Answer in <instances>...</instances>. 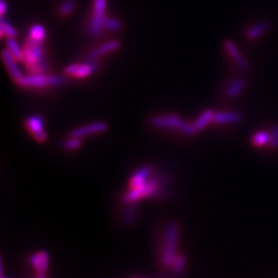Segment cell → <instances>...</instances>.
Listing matches in <instances>:
<instances>
[{"label": "cell", "instance_id": "21", "mask_svg": "<svg viewBox=\"0 0 278 278\" xmlns=\"http://www.w3.org/2000/svg\"><path fill=\"white\" fill-rule=\"evenodd\" d=\"M270 143V134L265 131H259L252 135L251 144L253 146H264Z\"/></svg>", "mask_w": 278, "mask_h": 278}, {"label": "cell", "instance_id": "4", "mask_svg": "<svg viewBox=\"0 0 278 278\" xmlns=\"http://www.w3.org/2000/svg\"><path fill=\"white\" fill-rule=\"evenodd\" d=\"M154 127L160 129H176L178 131L182 132L185 135L193 136L197 132L194 129L193 125H190L182 119L178 118L175 115H167L165 117H155L151 121Z\"/></svg>", "mask_w": 278, "mask_h": 278}, {"label": "cell", "instance_id": "29", "mask_svg": "<svg viewBox=\"0 0 278 278\" xmlns=\"http://www.w3.org/2000/svg\"><path fill=\"white\" fill-rule=\"evenodd\" d=\"M7 9H8V5L6 4L5 0H2V3H0V13H2V16L6 14Z\"/></svg>", "mask_w": 278, "mask_h": 278}, {"label": "cell", "instance_id": "3", "mask_svg": "<svg viewBox=\"0 0 278 278\" xmlns=\"http://www.w3.org/2000/svg\"><path fill=\"white\" fill-rule=\"evenodd\" d=\"M65 82V79L62 77L49 76L45 73H31L30 76L22 77L17 84L22 88H45L61 86Z\"/></svg>", "mask_w": 278, "mask_h": 278}, {"label": "cell", "instance_id": "17", "mask_svg": "<svg viewBox=\"0 0 278 278\" xmlns=\"http://www.w3.org/2000/svg\"><path fill=\"white\" fill-rule=\"evenodd\" d=\"M270 22L267 20L261 21L256 23L255 25H253L252 27H250L246 33V36L248 40H256L258 39L259 36H262L263 34H265L269 29H270Z\"/></svg>", "mask_w": 278, "mask_h": 278}, {"label": "cell", "instance_id": "13", "mask_svg": "<svg viewBox=\"0 0 278 278\" xmlns=\"http://www.w3.org/2000/svg\"><path fill=\"white\" fill-rule=\"evenodd\" d=\"M30 263L39 274L46 273L50 263L49 253L45 250H42L32 254L30 257Z\"/></svg>", "mask_w": 278, "mask_h": 278}, {"label": "cell", "instance_id": "26", "mask_svg": "<svg viewBox=\"0 0 278 278\" xmlns=\"http://www.w3.org/2000/svg\"><path fill=\"white\" fill-rule=\"evenodd\" d=\"M74 8H76V3H74V0H65L60 7V14L64 17L69 16L73 12Z\"/></svg>", "mask_w": 278, "mask_h": 278}, {"label": "cell", "instance_id": "9", "mask_svg": "<svg viewBox=\"0 0 278 278\" xmlns=\"http://www.w3.org/2000/svg\"><path fill=\"white\" fill-rule=\"evenodd\" d=\"M108 126L106 123L104 122H96V123H92L80 128L74 129L71 131L70 136L71 137H77V138H83L89 135H93V134H99V133H103L107 130Z\"/></svg>", "mask_w": 278, "mask_h": 278}, {"label": "cell", "instance_id": "15", "mask_svg": "<svg viewBox=\"0 0 278 278\" xmlns=\"http://www.w3.org/2000/svg\"><path fill=\"white\" fill-rule=\"evenodd\" d=\"M152 173V167L151 166H144L142 168H140L137 172L133 174V176L130 178L129 181V187L130 189H135L139 188L141 185H143L150 177Z\"/></svg>", "mask_w": 278, "mask_h": 278}, {"label": "cell", "instance_id": "12", "mask_svg": "<svg viewBox=\"0 0 278 278\" xmlns=\"http://www.w3.org/2000/svg\"><path fill=\"white\" fill-rule=\"evenodd\" d=\"M120 47H121V43L119 41L107 42V43L103 44L102 46H100L99 48H96V49L93 50L89 54V60L90 61H96L97 59L102 57V56H104L106 54H109L111 52L117 51Z\"/></svg>", "mask_w": 278, "mask_h": 278}, {"label": "cell", "instance_id": "11", "mask_svg": "<svg viewBox=\"0 0 278 278\" xmlns=\"http://www.w3.org/2000/svg\"><path fill=\"white\" fill-rule=\"evenodd\" d=\"M3 60L7 66V69L10 73V76L12 77V79L18 83L19 81H20L23 77V74L20 70V68H19L17 62L18 60L14 57V56L12 55V53L8 50V49H5L3 51Z\"/></svg>", "mask_w": 278, "mask_h": 278}, {"label": "cell", "instance_id": "31", "mask_svg": "<svg viewBox=\"0 0 278 278\" xmlns=\"http://www.w3.org/2000/svg\"><path fill=\"white\" fill-rule=\"evenodd\" d=\"M2 278H8V277H6V276H4V275H3V276H2Z\"/></svg>", "mask_w": 278, "mask_h": 278}, {"label": "cell", "instance_id": "30", "mask_svg": "<svg viewBox=\"0 0 278 278\" xmlns=\"http://www.w3.org/2000/svg\"><path fill=\"white\" fill-rule=\"evenodd\" d=\"M36 278H48V276L46 275V273H41V274L37 275Z\"/></svg>", "mask_w": 278, "mask_h": 278}, {"label": "cell", "instance_id": "20", "mask_svg": "<svg viewBox=\"0 0 278 278\" xmlns=\"http://www.w3.org/2000/svg\"><path fill=\"white\" fill-rule=\"evenodd\" d=\"M29 37L34 41L37 42H44L46 37V29L43 25L41 24H35L30 28L29 31Z\"/></svg>", "mask_w": 278, "mask_h": 278}, {"label": "cell", "instance_id": "5", "mask_svg": "<svg viewBox=\"0 0 278 278\" xmlns=\"http://www.w3.org/2000/svg\"><path fill=\"white\" fill-rule=\"evenodd\" d=\"M160 191V182L158 178H150L139 188L130 189L124 196L126 203H134L140 199L156 196Z\"/></svg>", "mask_w": 278, "mask_h": 278}, {"label": "cell", "instance_id": "14", "mask_svg": "<svg viewBox=\"0 0 278 278\" xmlns=\"http://www.w3.org/2000/svg\"><path fill=\"white\" fill-rule=\"evenodd\" d=\"M241 121H242V116L236 111H218L213 117V123L217 125L238 124Z\"/></svg>", "mask_w": 278, "mask_h": 278}, {"label": "cell", "instance_id": "22", "mask_svg": "<svg viewBox=\"0 0 278 278\" xmlns=\"http://www.w3.org/2000/svg\"><path fill=\"white\" fill-rule=\"evenodd\" d=\"M0 32H2V37H16L18 35L17 29L8 23L5 19H2L0 21Z\"/></svg>", "mask_w": 278, "mask_h": 278}, {"label": "cell", "instance_id": "25", "mask_svg": "<svg viewBox=\"0 0 278 278\" xmlns=\"http://www.w3.org/2000/svg\"><path fill=\"white\" fill-rule=\"evenodd\" d=\"M63 146L65 150L68 151H76L78 148H80L82 146V141L81 138H77V137H71L67 140L64 141Z\"/></svg>", "mask_w": 278, "mask_h": 278}, {"label": "cell", "instance_id": "10", "mask_svg": "<svg viewBox=\"0 0 278 278\" xmlns=\"http://www.w3.org/2000/svg\"><path fill=\"white\" fill-rule=\"evenodd\" d=\"M224 46H225L226 51L229 53V55L233 58V60L236 62V64L239 66V68H241L245 72L250 71V65H249L248 61L245 59V57L242 55V53L239 51V49L234 44V42H232L231 40H227L224 43Z\"/></svg>", "mask_w": 278, "mask_h": 278}, {"label": "cell", "instance_id": "23", "mask_svg": "<svg viewBox=\"0 0 278 278\" xmlns=\"http://www.w3.org/2000/svg\"><path fill=\"white\" fill-rule=\"evenodd\" d=\"M185 264H187V258H185V256L183 254H177L171 268L174 273L181 274L185 268Z\"/></svg>", "mask_w": 278, "mask_h": 278}, {"label": "cell", "instance_id": "28", "mask_svg": "<svg viewBox=\"0 0 278 278\" xmlns=\"http://www.w3.org/2000/svg\"><path fill=\"white\" fill-rule=\"evenodd\" d=\"M135 218H136V209L131 207L126 213V222L128 225H132Z\"/></svg>", "mask_w": 278, "mask_h": 278}, {"label": "cell", "instance_id": "6", "mask_svg": "<svg viewBox=\"0 0 278 278\" xmlns=\"http://www.w3.org/2000/svg\"><path fill=\"white\" fill-rule=\"evenodd\" d=\"M107 0H94L93 3V13L89 25V30L92 35H98L102 32L106 21Z\"/></svg>", "mask_w": 278, "mask_h": 278}, {"label": "cell", "instance_id": "16", "mask_svg": "<svg viewBox=\"0 0 278 278\" xmlns=\"http://www.w3.org/2000/svg\"><path fill=\"white\" fill-rule=\"evenodd\" d=\"M246 85H247V81L245 78L239 77L235 79L227 89V96L231 99L238 98L241 95V93H242L246 88Z\"/></svg>", "mask_w": 278, "mask_h": 278}, {"label": "cell", "instance_id": "18", "mask_svg": "<svg viewBox=\"0 0 278 278\" xmlns=\"http://www.w3.org/2000/svg\"><path fill=\"white\" fill-rule=\"evenodd\" d=\"M214 114L215 113L211 109H207L205 111H203V113L200 115V117L193 124L196 132L201 131V130H203L207 125H209L211 122H213Z\"/></svg>", "mask_w": 278, "mask_h": 278}, {"label": "cell", "instance_id": "27", "mask_svg": "<svg viewBox=\"0 0 278 278\" xmlns=\"http://www.w3.org/2000/svg\"><path fill=\"white\" fill-rule=\"evenodd\" d=\"M270 147L273 150H276L278 147V124H275L272 127L271 133H270Z\"/></svg>", "mask_w": 278, "mask_h": 278}, {"label": "cell", "instance_id": "19", "mask_svg": "<svg viewBox=\"0 0 278 278\" xmlns=\"http://www.w3.org/2000/svg\"><path fill=\"white\" fill-rule=\"evenodd\" d=\"M7 46L8 50L12 53V55L18 61H23V50L19 46L18 42L15 40V37H8Z\"/></svg>", "mask_w": 278, "mask_h": 278}, {"label": "cell", "instance_id": "1", "mask_svg": "<svg viewBox=\"0 0 278 278\" xmlns=\"http://www.w3.org/2000/svg\"><path fill=\"white\" fill-rule=\"evenodd\" d=\"M44 54L43 43L29 37L23 49V61L31 73H45L47 70L48 62L44 57Z\"/></svg>", "mask_w": 278, "mask_h": 278}, {"label": "cell", "instance_id": "24", "mask_svg": "<svg viewBox=\"0 0 278 278\" xmlns=\"http://www.w3.org/2000/svg\"><path fill=\"white\" fill-rule=\"evenodd\" d=\"M122 27H123V24L119 20V19H116V18H107L106 19L104 28L111 30V31H119L122 29Z\"/></svg>", "mask_w": 278, "mask_h": 278}, {"label": "cell", "instance_id": "2", "mask_svg": "<svg viewBox=\"0 0 278 278\" xmlns=\"http://www.w3.org/2000/svg\"><path fill=\"white\" fill-rule=\"evenodd\" d=\"M179 236V226L177 222L171 221L166 227L165 231V244L163 249L162 262L167 268H171L174 259L177 255V242Z\"/></svg>", "mask_w": 278, "mask_h": 278}, {"label": "cell", "instance_id": "8", "mask_svg": "<svg viewBox=\"0 0 278 278\" xmlns=\"http://www.w3.org/2000/svg\"><path fill=\"white\" fill-rule=\"evenodd\" d=\"M26 128L28 131L33 135L34 139L41 143L45 142L48 138L47 133L44 130V121L39 116H31L26 120Z\"/></svg>", "mask_w": 278, "mask_h": 278}, {"label": "cell", "instance_id": "7", "mask_svg": "<svg viewBox=\"0 0 278 278\" xmlns=\"http://www.w3.org/2000/svg\"><path fill=\"white\" fill-rule=\"evenodd\" d=\"M99 66L96 61H90L89 63H76L70 64L65 68V73L69 77H74L79 79H86L92 76Z\"/></svg>", "mask_w": 278, "mask_h": 278}]
</instances>
